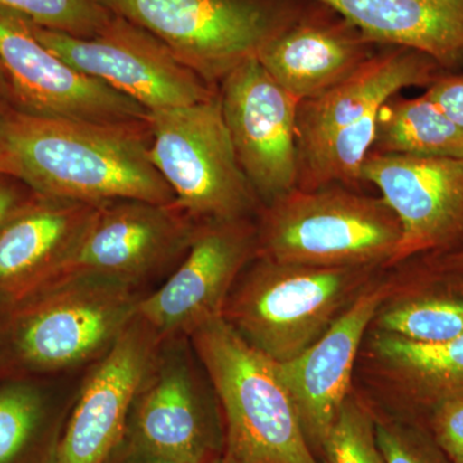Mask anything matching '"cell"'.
I'll use <instances>...</instances> for the list:
<instances>
[{
    "mask_svg": "<svg viewBox=\"0 0 463 463\" xmlns=\"http://www.w3.org/2000/svg\"><path fill=\"white\" fill-rule=\"evenodd\" d=\"M463 160V128L426 94L381 106L373 151Z\"/></svg>",
    "mask_w": 463,
    "mask_h": 463,
    "instance_id": "7402d4cb",
    "label": "cell"
},
{
    "mask_svg": "<svg viewBox=\"0 0 463 463\" xmlns=\"http://www.w3.org/2000/svg\"><path fill=\"white\" fill-rule=\"evenodd\" d=\"M428 428L448 456H453L462 449L463 394L434 405L430 410Z\"/></svg>",
    "mask_w": 463,
    "mask_h": 463,
    "instance_id": "83f0119b",
    "label": "cell"
},
{
    "mask_svg": "<svg viewBox=\"0 0 463 463\" xmlns=\"http://www.w3.org/2000/svg\"><path fill=\"white\" fill-rule=\"evenodd\" d=\"M453 463H463V448L459 449L458 452H456L455 455L450 456Z\"/></svg>",
    "mask_w": 463,
    "mask_h": 463,
    "instance_id": "e575fe53",
    "label": "cell"
},
{
    "mask_svg": "<svg viewBox=\"0 0 463 463\" xmlns=\"http://www.w3.org/2000/svg\"><path fill=\"white\" fill-rule=\"evenodd\" d=\"M7 354V344H5V323L0 322V367H2L5 356Z\"/></svg>",
    "mask_w": 463,
    "mask_h": 463,
    "instance_id": "d6a6232c",
    "label": "cell"
},
{
    "mask_svg": "<svg viewBox=\"0 0 463 463\" xmlns=\"http://www.w3.org/2000/svg\"><path fill=\"white\" fill-rule=\"evenodd\" d=\"M361 179L379 188L401 223L389 265L463 248V160L370 152Z\"/></svg>",
    "mask_w": 463,
    "mask_h": 463,
    "instance_id": "7c38bea8",
    "label": "cell"
},
{
    "mask_svg": "<svg viewBox=\"0 0 463 463\" xmlns=\"http://www.w3.org/2000/svg\"><path fill=\"white\" fill-rule=\"evenodd\" d=\"M428 261L443 272L463 276V248L440 255H428Z\"/></svg>",
    "mask_w": 463,
    "mask_h": 463,
    "instance_id": "4dcf8cb0",
    "label": "cell"
},
{
    "mask_svg": "<svg viewBox=\"0 0 463 463\" xmlns=\"http://www.w3.org/2000/svg\"><path fill=\"white\" fill-rule=\"evenodd\" d=\"M154 35L207 84L236 67L298 17L261 0H96Z\"/></svg>",
    "mask_w": 463,
    "mask_h": 463,
    "instance_id": "52a82bcc",
    "label": "cell"
},
{
    "mask_svg": "<svg viewBox=\"0 0 463 463\" xmlns=\"http://www.w3.org/2000/svg\"><path fill=\"white\" fill-rule=\"evenodd\" d=\"M373 414L347 398L322 446L326 463H385L377 446Z\"/></svg>",
    "mask_w": 463,
    "mask_h": 463,
    "instance_id": "484cf974",
    "label": "cell"
},
{
    "mask_svg": "<svg viewBox=\"0 0 463 463\" xmlns=\"http://www.w3.org/2000/svg\"><path fill=\"white\" fill-rule=\"evenodd\" d=\"M437 61L422 52L394 47L368 58L345 80L298 105V158L306 157L334 134L359 123L399 90L430 87L443 74Z\"/></svg>",
    "mask_w": 463,
    "mask_h": 463,
    "instance_id": "ac0fdd59",
    "label": "cell"
},
{
    "mask_svg": "<svg viewBox=\"0 0 463 463\" xmlns=\"http://www.w3.org/2000/svg\"><path fill=\"white\" fill-rule=\"evenodd\" d=\"M181 339L161 341L134 402L137 444L146 455L207 461L213 435Z\"/></svg>",
    "mask_w": 463,
    "mask_h": 463,
    "instance_id": "e0dca14e",
    "label": "cell"
},
{
    "mask_svg": "<svg viewBox=\"0 0 463 463\" xmlns=\"http://www.w3.org/2000/svg\"><path fill=\"white\" fill-rule=\"evenodd\" d=\"M258 255V228L249 219L199 222L181 263L156 291L143 295L137 317L161 341L191 336L223 317L231 292Z\"/></svg>",
    "mask_w": 463,
    "mask_h": 463,
    "instance_id": "9c48e42d",
    "label": "cell"
},
{
    "mask_svg": "<svg viewBox=\"0 0 463 463\" xmlns=\"http://www.w3.org/2000/svg\"><path fill=\"white\" fill-rule=\"evenodd\" d=\"M9 179V176L0 174V227L33 194L26 196Z\"/></svg>",
    "mask_w": 463,
    "mask_h": 463,
    "instance_id": "f546056e",
    "label": "cell"
},
{
    "mask_svg": "<svg viewBox=\"0 0 463 463\" xmlns=\"http://www.w3.org/2000/svg\"><path fill=\"white\" fill-rule=\"evenodd\" d=\"M373 352L405 395L429 411L463 394V335L446 343L421 344L381 332Z\"/></svg>",
    "mask_w": 463,
    "mask_h": 463,
    "instance_id": "44dd1931",
    "label": "cell"
},
{
    "mask_svg": "<svg viewBox=\"0 0 463 463\" xmlns=\"http://www.w3.org/2000/svg\"><path fill=\"white\" fill-rule=\"evenodd\" d=\"M257 258L319 268L388 265L402 239L383 199L345 188H295L265 205Z\"/></svg>",
    "mask_w": 463,
    "mask_h": 463,
    "instance_id": "277c9868",
    "label": "cell"
},
{
    "mask_svg": "<svg viewBox=\"0 0 463 463\" xmlns=\"http://www.w3.org/2000/svg\"><path fill=\"white\" fill-rule=\"evenodd\" d=\"M0 8L16 12L35 25L79 38L96 36L112 17L96 0H0Z\"/></svg>",
    "mask_w": 463,
    "mask_h": 463,
    "instance_id": "d4e9b609",
    "label": "cell"
},
{
    "mask_svg": "<svg viewBox=\"0 0 463 463\" xmlns=\"http://www.w3.org/2000/svg\"><path fill=\"white\" fill-rule=\"evenodd\" d=\"M222 109L237 158L265 205L300 178L297 120L300 102L250 58L221 81Z\"/></svg>",
    "mask_w": 463,
    "mask_h": 463,
    "instance_id": "30bf717a",
    "label": "cell"
},
{
    "mask_svg": "<svg viewBox=\"0 0 463 463\" xmlns=\"http://www.w3.org/2000/svg\"><path fill=\"white\" fill-rule=\"evenodd\" d=\"M197 225L199 222L176 203H100L80 245L54 281L96 274L141 288L142 283L182 260Z\"/></svg>",
    "mask_w": 463,
    "mask_h": 463,
    "instance_id": "8fae6325",
    "label": "cell"
},
{
    "mask_svg": "<svg viewBox=\"0 0 463 463\" xmlns=\"http://www.w3.org/2000/svg\"><path fill=\"white\" fill-rule=\"evenodd\" d=\"M149 157L176 203L197 222L249 219L258 196L237 158L221 96L147 111Z\"/></svg>",
    "mask_w": 463,
    "mask_h": 463,
    "instance_id": "8992f818",
    "label": "cell"
},
{
    "mask_svg": "<svg viewBox=\"0 0 463 463\" xmlns=\"http://www.w3.org/2000/svg\"><path fill=\"white\" fill-rule=\"evenodd\" d=\"M30 27L42 44L70 66L147 111L194 105L216 94L213 85L183 65L164 43L114 14L91 38L45 29L32 21Z\"/></svg>",
    "mask_w": 463,
    "mask_h": 463,
    "instance_id": "ba28073f",
    "label": "cell"
},
{
    "mask_svg": "<svg viewBox=\"0 0 463 463\" xmlns=\"http://www.w3.org/2000/svg\"><path fill=\"white\" fill-rule=\"evenodd\" d=\"M373 44L422 52L446 72L463 67V0H317Z\"/></svg>",
    "mask_w": 463,
    "mask_h": 463,
    "instance_id": "ffe728a7",
    "label": "cell"
},
{
    "mask_svg": "<svg viewBox=\"0 0 463 463\" xmlns=\"http://www.w3.org/2000/svg\"><path fill=\"white\" fill-rule=\"evenodd\" d=\"M394 286L383 282L364 289L306 352L286 364H277L312 449L322 450L349 398L362 339Z\"/></svg>",
    "mask_w": 463,
    "mask_h": 463,
    "instance_id": "9a60e30c",
    "label": "cell"
},
{
    "mask_svg": "<svg viewBox=\"0 0 463 463\" xmlns=\"http://www.w3.org/2000/svg\"><path fill=\"white\" fill-rule=\"evenodd\" d=\"M373 268H319L258 258L241 274L223 318L276 364L292 361L361 294Z\"/></svg>",
    "mask_w": 463,
    "mask_h": 463,
    "instance_id": "5b68a950",
    "label": "cell"
},
{
    "mask_svg": "<svg viewBox=\"0 0 463 463\" xmlns=\"http://www.w3.org/2000/svg\"><path fill=\"white\" fill-rule=\"evenodd\" d=\"M45 402L32 383H12L0 389V463H14L41 428Z\"/></svg>",
    "mask_w": 463,
    "mask_h": 463,
    "instance_id": "cb8c5ba5",
    "label": "cell"
},
{
    "mask_svg": "<svg viewBox=\"0 0 463 463\" xmlns=\"http://www.w3.org/2000/svg\"><path fill=\"white\" fill-rule=\"evenodd\" d=\"M425 94L463 128V74L443 72Z\"/></svg>",
    "mask_w": 463,
    "mask_h": 463,
    "instance_id": "f1b7e54d",
    "label": "cell"
},
{
    "mask_svg": "<svg viewBox=\"0 0 463 463\" xmlns=\"http://www.w3.org/2000/svg\"><path fill=\"white\" fill-rule=\"evenodd\" d=\"M147 121L76 120L0 105V174L41 196L176 203L149 157Z\"/></svg>",
    "mask_w": 463,
    "mask_h": 463,
    "instance_id": "6da1fadb",
    "label": "cell"
},
{
    "mask_svg": "<svg viewBox=\"0 0 463 463\" xmlns=\"http://www.w3.org/2000/svg\"><path fill=\"white\" fill-rule=\"evenodd\" d=\"M145 455L143 463H206L209 461H197V459L182 458V457L164 456V455Z\"/></svg>",
    "mask_w": 463,
    "mask_h": 463,
    "instance_id": "1f68e13d",
    "label": "cell"
},
{
    "mask_svg": "<svg viewBox=\"0 0 463 463\" xmlns=\"http://www.w3.org/2000/svg\"><path fill=\"white\" fill-rule=\"evenodd\" d=\"M373 45L343 17H298L265 43L257 60L283 90L303 102L345 80L373 56Z\"/></svg>",
    "mask_w": 463,
    "mask_h": 463,
    "instance_id": "d6986e66",
    "label": "cell"
},
{
    "mask_svg": "<svg viewBox=\"0 0 463 463\" xmlns=\"http://www.w3.org/2000/svg\"><path fill=\"white\" fill-rule=\"evenodd\" d=\"M100 203L32 194L0 227V309L7 312L60 276Z\"/></svg>",
    "mask_w": 463,
    "mask_h": 463,
    "instance_id": "2e32d148",
    "label": "cell"
},
{
    "mask_svg": "<svg viewBox=\"0 0 463 463\" xmlns=\"http://www.w3.org/2000/svg\"><path fill=\"white\" fill-rule=\"evenodd\" d=\"M437 270V281L380 307L374 319L381 332L421 344L462 336L463 276Z\"/></svg>",
    "mask_w": 463,
    "mask_h": 463,
    "instance_id": "603a6c76",
    "label": "cell"
},
{
    "mask_svg": "<svg viewBox=\"0 0 463 463\" xmlns=\"http://www.w3.org/2000/svg\"><path fill=\"white\" fill-rule=\"evenodd\" d=\"M0 67L14 108L76 120H145L136 100L70 66L38 41L27 18L0 8ZM14 106V105H12Z\"/></svg>",
    "mask_w": 463,
    "mask_h": 463,
    "instance_id": "4fadbf2b",
    "label": "cell"
},
{
    "mask_svg": "<svg viewBox=\"0 0 463 463\" xmlns=\"http://www.w3.org/2000/svg\"><path fill=\"white\" fill-rule=\"evenodd\" d=\"M190 337L221 402L234 463H318L276 362L223 317Z\"/></svg>",
    "mask_w": 463,
    "mask_h": 463,
    "instance_id": "7a4b0ae2",
    "label": "cell"
},
{
    "mask_svg": "<svg viewBox=\"0 0 463 463\" xmlns=\"http://www.w3.org/2000/svg\"><path fill=\"white\" fill-rule=\"evenodd\" d=\"M136 317L85 380L54 463H106L123 438L134 402L160 346Z\"/></svg>",
    "mask_w": 463,
    "mask_h": 463,
    "instance_id": "5bb4252c",
    "label": "cell"
},
{
    "mask_svg": "<svg viewBox=\"0 0 463 463\" xmlns=\"http://www.w3.org/2000/svg\"><path fill=\"white\" fill-rule=\"evenodd\" d=\"M206 463H234L233 459L231 458L230 456L225 453L224 456L221 457H212Z\"/></svg>",
    "mask_w": 463,
    "mask_h": 463,
    "instance_id": "836d02e7",
    "label": "cell"
},
{
    "mask_svg": "<svg viewBox=\"0 0 463 463\" xmlns=\"http://www.w3.org/2000/svg\"><path fill=\"white\" fill-rule=\"evenodd\" d=\"M142 297L109 277H63L5 313L7 353L39 373L99 361L136 318Z\"/></svg>",
    "mask_w": 463,
    "mask_h": 463,
    "instance_id": "3957f363",
    "label": "cell"
},
{
    "mask_svg": "<svg viewBox=\"0 0 463 463\" xmlns=\"http://www.w3.org/2000/svg\"><path fill=\"white\" fill-rule=\"evenodd\" d=\"M374 430L385 463H453L429 428L402 421H374Z\"/></svg>",
    "mask_w": 463,
    "mask_h": 463,
    "instance_id": "4316f807",
    "label": "cell"
}]
</instances>
